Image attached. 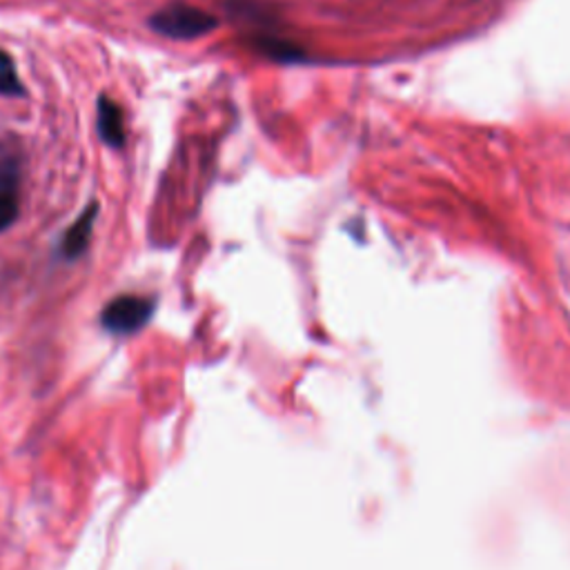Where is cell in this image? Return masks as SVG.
Wrapping results in <instances>:
<instances>
[{
    "mask_svg": "<svg viewBox=\"0 0 570 570\" xmlns=\"http://www.w3.org/2000/svg\"><path fill=\"white\" fill-rule=\"evenodd\" d=\"M216 18L199 8L185 5V3H174L163 10H159L150 18V27L168 38L174 40H195L201 38L210 32L216 29Z\"/></svg>",
    "mask_w": 570,
    "mask_h": 570,
    "instance_id": "6da1fadb",
    "label": "cell"
},
{
    "mask_svg": "<svg viewBox=\"0 0 570 570\" xmlns=\"http://www.w3.org/2000/svg\"><path fill=\"white\" fill-rule=\"evenodd\" d=\"M257 50L263 52L265 57L274 59V61H297L303 54L297 50V45L290 42H283V40H257Z\"/></svg>",
    "mask_w": 570,
    "mask_h": 570,
    "instance_id": "52a82bcc",
    "label": "cell"
},
{
    "mask_svg": "<svg viewBox=\"0 0 570 570\" xmlns=\"http://www.w3.org/2000/svg\"><path fill=\"white\" fill-rule=\"evenodd\" d=\"M25 89L10 54L0 52V97H23Z\"/></svg>",
    "mask_w": 570,
    "mask_h": 570,
    "instance_id": "8992f818",
    "label": "cell"
},
{
    "mask_svg": "<svg viewBox=\"0 0 570 570\" xmlns=\"http://www.w3.org/2000/svg\"><path fill=\"white\" fill-rule=\"evenodd\" d=\"M154 314V299L123 295L110 301L103 310V327L112 335H134Z\"/></svg>",
    "mask_w": 570,
    "mask_h": 570,
    "instance_id": "7a4b0ae2",
    "label": "cell"
},
{
    "mask_svg": "<svg viewBox=\"0 0 570 570\" xmlns=\"http://www.w3.org/2000/svg\"><path fill=\"white\" fill-rule=\"evenodd\" d=\"M97 216H99V203L91 201V203H87L85 212L65 232V236H63V255L67 259H78L89 248V239H91V232H94V223H97Z\"/></svg>",
    "mask_w": 570,
    "mask_h": 570,
    "instance_id": "3957f363",
    "label": "cell"
},
{
    "mask_svg": "<svg viewBox=\"0 0 570 570\" xmlns=\"http://www.w3.org/2000/svg\"><path fill=\"white\" fill-rule=\"evenodd\" d=\"M99 134L106 146L114 150H121L125 146L123 112L110 97L99 99Z\"/></svg>",
    "mask_w": 570,
    "mask_h": 570,
    "instance_id": "277c9868",
    "label": "cell"
},
{
    "mask_svg": "<svg viewBox=\"0 0 570 570\" xmlns=\"http://www.w3.org/2000/svg\"><path fill=\"white\" fill-rule=\"evenodd\" d=\"M18 181H0V232L12 227L18 219Z\"/></svg>",
    "mask_w": 570,
    "mask_h": 570,
    "instance_id": "5b68a950",
    "label": "cell"
}]
</instances>
